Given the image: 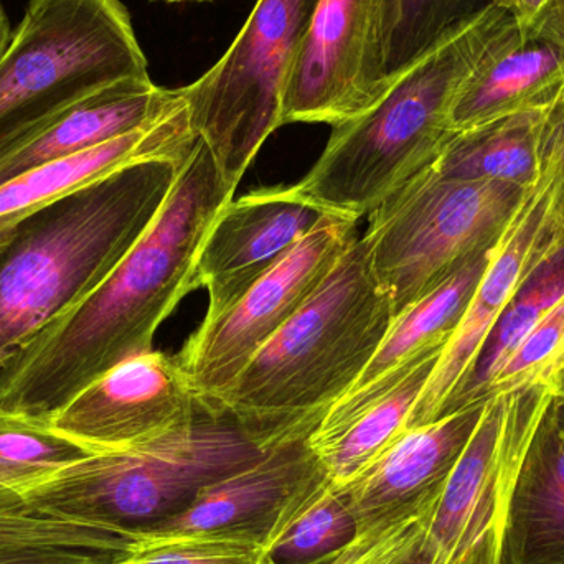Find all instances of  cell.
<instances>
[{
    "label": "cell",
    "mask_w": 564,
    "mask_h": 564,
    "mask_svg": "<svg viewBox=\"0 0 564 564\" xmlns=\"http://www.w3.org/2000/svg\"><path fill=\"white\" fill-rule=\"evenodd\" d=\"M489 254L490 250L474 258L436 291L397 315L383 344L357 383L321 421L318 427L324 433L340 430L361 408L390 391L427 351L446 347L486 271Z\"/></svg>",
    "instance_id": "obj_21"
},
{
    "label": "cell",
    "mask_w": 564,
    "mask_h": 564,
    "mask_svg": "<svg viewBox=\"0 0 564 564\" xmlns=\"http://www.w3.org/2000/svg\"><path fill=\"white\" fill-rule=\"evenodd\" d=\"M317 3L258 0L227 53L182 88L192 129L231 187L282 126L285 88Z\"/></svg>",
    "instance_id": "obj_8"
},
{
    "label": "cell",
    "mask_w": 564,
    "mask_h": 564,
    "mask_svg": "<svg viewBox=\"0 0 564 564\" xmlns=\"http://www.w3.org/2000/svg\"><path fill=\"white\" fill-rule=\"evenodd\" d=\"M443 350L420 358L388 393L365 406L330 441L312 449L335 487L354 480L408 431L411 413Z\"/></svg>",
    "instance_id": "obj_22"
},
{
    "label": "cell",
    "mask_w": 564,
    "mask_h": 564,
    "mask_svg": "<svg viewBox=\"0 0 564 564\" xmlns=\"http://www.w3.org/2000/svg\"><path fill=\"white\" fill-rule=\"evenodd\" d=\"M486 401L404 431L364 473L337 487L358 530L404 512L427 519L479 424Z\"/></svg>",
    "instance_id": "obj_16"
},
{
    "label": "cell",
    "mask_w": 564,
    "mask_h": 564,
    "mask_svg": "<svg viewBox=\"0 0 564 564\" xmlns=\"http://www.w3.org/2000/svg\"><path fill=\"white\" fill-rule=\"evenodd\" d=\"M148 76L121 0H29L0 58V148L105 86Z\"/></svg>",
    "instance_id": "obj_6"
},
{
    "label": "cell",
    "mask_w": 564,
    "mask_h": 564,
    "mask_svg": "<svg viewBox=\"0 0 564 564\" xmlns=\"http://www.w3.org/2000/svg\"><path fill=\"white\" fill-rule=\"evenodd\" d=\"M403 564H431L430 555H427L426 550L423 549V543H421L420 549Z\"/></svg>",
    "instance_id": "obj_37"
},
{
    "label": "cell",
    "mask_w": 564,
    "mask_h": 564,
    "mask_svg": "<svg viewBox=\"0 0 564 564\" xmlns=\"http://www.w3.org/2000/svg\"><path fill=\"white\" fill-rule=\"evenodd\" d=\"M513 23L490 3L447 30L373 108L334 126L299 191L322 210L360 220L433 167L456 138L451 109L460 88Z\"/></svg>",
    "instance_id": "obj_4"
},
{
    "label": "cell",
    "mask_w": 564,
    "mask_h": 564,
    "mask_svg": "<svg viewBox=\"0 0 564 564\" xmlns=\"http://www.w3.org/2000/svg\"><path fill=\"white\" fill-rule=\"evenodd\" d=\"M116 564H264V550L237 540H177L132 550Z\"/></svg>",
    "instance_id": "obj_31"
},
{
    "label": "cell",
    "mask_w": 564,
    "mask_h": 564,
    "mask_svg": "<svg viewBox=\"0 0 564 564\" xmlns=\"http://www.w3.org/2000/svg\"><path fill=\"white\" fill-rule=\"evenodd\" d=\"M423 536V513H398L358 530L344 550L322 564H403L420 549Z\"/></svg>",
    "instance_id": "obj_30"
},
{
    "label": "cell",
    "mask_w": 564,
    "mask_h": 564,
    "mask_svg": "<svg viewBox=\"0 0 564 564\" xmlns=\"http://www.w3.org/2000/svg\"><path fill=\"white\" fill-rule=\"evenodd\" d=\"M394 318L393 299L357 238L304 307L207 403L268 446L311 436L357 383Z\"/></svg>",
    "instance_id": "obj_3"
},
{
    "label": "cell",
    "mask_w": 564,
    "mask_h": 564,
    "mask_svg": "<svg viewBox=\"0 0 564 564\" xmlns=\"http://www.w3.org/2000/svg\"><path fill=\"white\" fill-rule=\"evenodd\" d=\"M540 171L549 172L556 212L564 225V86L543 111L539 138Z\"/></svg>",
    "instance_id": "obj_32"
},
{
    "label": "cell",
    "mask_w": 564,
    "mask_h": 564,
    "mask_svg": "<svg viewBox=\"0 0 564 564\" xmlns=\"http://www.w3.org/2000/svg\"><path fill=\"white\" fill-rule=\"evenodd\" d=\"M307 437L273 444L250 466L200 490L177 516L135 539V549L191 539L237 540L263 546L292 497L324 470Z\"/></svg>",
    "instance_id": "obj_14"
},
{
    "label": "cell",
    "mask_w": 564,
    "mask_h": 564,
    "mask_svg": "<svg viewBox=\"0 0 564 564\" xmlns=\"http://www.w3.org/2000/svg\"><path fill=\"white\" fill-rule=\"evenodd\" d=\"M552 394L535 387L487 398L473 437L424 520L431 564H492L517 470Z\"/></svg>",
    "instance_id": "obj_9"
},
{
    "label": "cell",
    "mask_w": 564,
    "mask_h": 564,
    "mask_svg": "<svg viewBox=\"0 0 564 564\" xmlns=\"http://www.w3.org/2000/svg\"><path fill=\"white\" fill-rule=\"evenodd\" d=\"M563 240L564 225L556 212L553 181L549 172L542 171L490 250L486 271L411 413L408 430L443 416L447 404L469 381L490 332L513 295L533 268Z\"/></svg>",
    "instance_id": "obj_12"
},
{
    "label": "cell",
    "mask_w": 564,
    "mask_h": 564,
    "mask_svg": "<svg viewBox=\"0 0 564 564\" xmlns=\"http://www.w3.org/2000/svg\"><path fill=\"white\" fill-rule=\"evenodd\" d=\"M539 26H543V29L550 30V32L564 39V0H553L549 17Z\"/></svg>",
    "instance_id": "obj_35"
},
{
    "label": "cell",
    "mask_w": 564,
    "mask_h": 564,
    "mask_svg": "<svg viewBox=\"0 0 564 564\" xmlns=\"http://www.w3.org/2000/svg\"><path fill=\"white\" fill-rule=\"evenodd\" d=\"M197 410L177 357L151 350L93 381L46 426L91 453H112L188 426Z\"/></svg>",
    "instance_id": "obj_13"
},
{
    "label": "cell",
    "mask_w": 564,
    "mask_h": 564,
    "mask_svg": "<svg viewBox=\"0 0 564 564\" xmlns=\"http://www.w3.org/2000/svg\"><path fill=\"white\" fill-rule=\"evenodd\" d=\"M325 214L297 184L231 200L218 215L198 254L195 284L208 292L205 318L217 317L237 304Z\"/></svg>",
    "instance_id": "obj_15"
},
{
    "label": "cell",
    "mask_w": 564,
    "mask_h": 564,
    "mask_svg": "<svg viewBox=\"0 0 564 564\" xmlns=\"http://www.w3.org/2000/svg\"><path fill=\"white\" fill-rule=\"evenodd\" d=\"M388 0H318L285 88L282 126L350 121L373 108L384 73Z\"/></svg>",
    "instance_id": "obj_11"
},
{
    "label": "cell",
    "mask_w": 564,
    "mask_h": 564,
    "mask_svg": "<svg viewBox=\"0 0 564 564\" xmlns=\"http://www.w3.org/2000/svg\"><path fill=\"white\" fill-rule=\"evenodd\" d=\"M535 387L553 394L564 393V297L543 315L490 378L482 400Z\"/></svg>",
    "instance_id": "obj_28"
},
{
    "label": "cell",
    "mask_w": 564,
    "mask_h": 564,
    "mask_svg": "<svg viewBox=\"0 0 564 564\" xmlns=\"http://www.w3.org/2000/svg\"><path fill=\"white\" fill-rule=\"evenodd\" d=\"M499 9L506 10L520 29H535L545 22L553 0H492Z\"/></svg>",
    "instance_id": "obj_34"
},
{
    "label": "cell",
    "mask_w": 564,
    "mask_h": 564,
    "mask_svg": "<svg viewBox=\"0 0 564 564\" xmlns=\"http://www.w3.org/2000/svg\"><path fill=\"white\" fill-rule=\"evenodd\" d=\"M235 191L198 139L141 240L0 371V410L46 423L116 365L151 351L162 322L197 289L198 254Z\"/></svg>",
    "instance_id": "obj_1"
},
{
    "label": "cell",
    "mask_w": 564,
    "mask_h": 564,
    "mask_svg": "<svg viewBox=\"0 0 564 564\" xmlns=\"http://www.w3.org/2000/svg\"><path fill=\"white\" fill-rule=\"evenodd\" d=\"M563 86V36L542 26L523 30L516 22L464 83L451 109V126L459 134L549 108Z\"/></svg>",
    "instance_id": "obj_18"
},
{
    "label": "cell",
    "mask_w": 564,
    "mask_h": 564,
    "mask_svg": "<svg viewBox=\"0 0 564 564\" xmlns=\"http://www.w3.org/2000/svg\"><path fill=\"white\" fill-rule=\"evenodd\" d=\"M271 446L198 400L188 426L149 443L89 454L22 494L33 512L138 539L177 516L210 484L250 466Z\"/></svg>",
    "instance_id": "obj_5"
},
{
    "label": "cell",
    "mask_w": 564,
    "mask_h": 564,
    "mask_svg": "<svg viewBox=\"0 0 564 564\" xmlns=\"http://www.w3.org/2000/svg\"><path fill=\"white\" fill-rule=\"evenodd\" d=\"M184 162L122 169L13 228L0 247V371L121 263L158 217Z\"/></svg>",
    "instance_id": "obj_2"
},
{
    "label": "cell",
    "mask_w": 564,
    "mask_h": 564,
    "mask_svg": "<svg viewBox=\"0 0 564 564\" xmlns=\"http://www.w3.org/2000/svg\"><path fill=\"white\" fill-rule=\"evenodd\" d=\"M357 535L344 496L322 470L285 507L264 543V564H322Z\"/></svg>",
    "instance_id": "obj_24"
},
{
    "label": "cell",
    "mask_w": 564,
    "mask_h": 564,
    "mask_svg": "<svg viewBox=\"0 0 564 564\" xmlns=\"http://www.w3.org/2000/svg\"><path fill=\"white\" fill-rule=\"evenodd\" d=\"M154 2L181 3V2H212V0H154Z\"/></svg>",
    "instance_id": "obj_38"
},
{
    "label": "cell",
    "mask_w": 564,
    "mask_h": 564,
    "mask_svg": "<svg viewBox=\"0 0 564 564\" xmlns=\"http://www.w3.org/2000/svg\"><path fill=\"white\" fill-rule=\"evenodd\" d=\"M492 0H388L384 73H398L420 58L447 30L476 15Z\"/></svg>",
    "instance_id": "obj_27"
},
{
    "label": "cell",
    "mask_w": 564,
    "mask_h": 564,
    "mask_svg": "<svg viewBox=\"0 0 564 564\" xmlns=\"http://www.w3.org/2000/svg\"><path fill=\"white\" fill-rule=\"evenodd\" d=\"M358 218L324 215L301 243L224 314L205 318L177 361L198 400L230 387L251 358L304 307L357 240Z\"/></svg>",
    "instance_id": "obj_10"
},
{
    "label": "cell",
    "mask_w": 564,
    "mask_h": 564,
    "mask_svg": "<svg viewBox=\"0 0 564 564\" xmlns=\"http://www.w3.org/2000/svg\"><path fill=\"white\" fill-rule=\"evenodd\" d=\"M492 564H564V393L552 394L523 454Z\"/></svg>",
    "instance_id": "obj_19"
},
{
    "label": "cell",
    "mask_w": 564,
    "mask_h": 564,
    "mask_svg": "<svg viewBox=\"0 0 564 564\" xmlns=\"http://www.w3.org/2000/svg\"><path fill=\"white\" fill-rule=\"evenodd\" d=\"M13 29L10 25L9 17H7L6 9L0 3V58L6 53L7 46H9L10 39H12Z\"/></svg>",
    "instance_id": "obj_36"
},
{
    "label": "cell",
    "mask_w": 564,
    "mask_h": 564,
    "mask_svg": "<svg viewBox=\"0 0 564 564\" xmlns=\"http://www.w3.org/2000/svg\"><path fill=\"white\" fill-rule=\"evenodd\" d=\"M564 297V240L546 254L513 295L494 330L490 332L476 368L463 390L447 404L444 414L482 401L490 378L506 364L517 345L542 321L543 315Z\"/></svg>",
    "instance_id": "obj_25"
},
{
    "label": "cell",
    "mask_w": 564,
    "mask_h": 564,
    "mask_svg": "<svg viewBox=\"0 0 564 564\" xmlns=\"http://www.w3.org/2000/svg\"><path fill=\"white\" fill-rule=\"evenodd\" d=\"M197 141L182 91L181 101L155 121L6 182L0 185V247L35 212L131 165L161 159L184 162Z\"/></svg>",
    "instance_id": "obj_17"
},
{
    "label": "cell",
    "mask_w": 564,
    "mask_h": 564,
    "mask_svg": "<svg viewBox=\"0 0 564 564\" xmlns=\"http://www.w3.org/2000/svg\"><path fill=\"white\" fill-rule=\"evenodd\" d=\"M543 111L519 112L459 132L434 169L444 177L502 182L530 191L542 174L539 138Z\"/></svg>",
    "instance_id": "obj_23"
},
{
    "label": "cell",
    "mask_w": 564,
    "mask_h": 564,
    "mask_svg": "<svg viewBox=\"0 0 564 564\" xmlns=\"http://www.w3.org/2000/svg\"><path fill=\"white\" fill-rule=\"evenodd\" d=\"M124 558L116 553L88 550H10L0 552V564H116Z\"/></svg>",
    "instance_id": "obj_33"
},
{
    "label": "cell",
    "mask_w": 564,
    "mask_h": 564,
    "mask_svg": "<svg viewBox=\"0 0 564 564\" xmlns=\"http://www.w3.org/2000/svg\"><path fill=\"white\" fill-rule=\"evenodd\" d=\"M181 98V88H162L151 76L105 86L45 124L2 145L0 185L40 165L142 128L174 108Z\"/></svg>",
    "instance_id": "obj_20"
},
{
    "label": "cell",
    "mask_w": 564,
    "mask_h": 564,
    "mask_svg": "<svg viewBox=\"0 0 564 564\" xmlns=\"http://www.w3.org/2000/svg\"><path fill=\"white\" fill-rule=\"evenodd\" d=\"M527 194L502 182L444 177L433 165L371 212L361 238L394 314L492 250Z\"/></svg>",
    "instance_id": "obj_7"
},
{
    "label": "cell",
    "mask_w": 564,
    "mask_h": 564,
    "mask_svg": "<svg viewBox=\"0 0 564 564\" xmlns=\"http://www.w3.org/2000/svg\"><path fill=\"white\" fill-rule=\"evenodd\" d=\"M135 542L121 533L22 509L0 512V552L10 550H88L128 556Z\"/></svg>",
    "instance_id": "obj_29"
},
{
    "label": "cell",
    "mask_w": 564,
    "mask_h": 564,
    "mask_svg": "<svg viewBox=\"0 0 564 564\" xmlns=\"http://www.w3.org/2000/svg\"><path fill=\"white\" fill-rule=\"evenodd\" d=\"M89 454L46 423L0 410V512L26 509L25 490Z\"/></svg>",
    "instance_id": "obj_26"
}]
</instances>
